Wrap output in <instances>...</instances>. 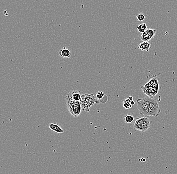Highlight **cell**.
<instances>
[{
    "mask_svg": "<svg viewBox=\"0 0 177 174\" xmlns=\"http://www.w3.org/2000/svg\"><path fill=\"white\" fill-rule=\"evenodd\" d=\"M75 102V100L72 97V91H71L68 94V95L66 97V98H65V103H66V105H67L68 110L70 109V107L72 105V104Z\"/></svg>",
    "mask_w": 177,
    "mask_h": 174,
    "instance_id": "9c48e42d",
    "label": "cell"
},
{
    "mask_svg": "<svg viewBox=\"0 0 177 174\" xmlns=\"http://www.w3.org/2000/svg\"><path fill=\"white\" fill-rule=\"evenodd\" d=\"M137 29L141 33H143L147 30V26L145 23H142L137 27Z\"/></svg>",
    "mask_w": 177,
    "mask_h": 174,
    "instance_id": "5bb4252c",
    "label": "cell"
},
{
    "mask_svg": "<svg viewBox=\"0 0 177 174\" xmlns=\"http://www.w3.org/2000/svg\"><path fill=\"white\" fill-rule=\"evenodd\" d=\"M48 126L51 131L57 132V134H63L65 132L61 126L55 124H49Z\"/></svg>",
    "mask_w": 177,
    "mask_h": 174,
    "instance_id": "8992f818",
    "label": "cell"
},
{
    "mask_svg": "<svg viewBox=\"0 0 177 174\" xmlns=\"http://www.w3.org/2000/svg\"><path fill=\"white\" fill-rule=\"evenodd\" d=\"M151 123V121L149 119L148 117L145 116L137 118L133 125V127L137 131L145 132L149 129Z\"/></svg>",
    "mask_w": 177,
    "mask_h": 174,
    "instance_id": "7a4b0ae2",
    "label": "cell"
},
{
    "mask_svg": "<svg viewBox=\"0 0 177 174\" xmlns=\"http://www.w3.org/2000/svg\"><path fill=\"white\" fill-rule=\"evenodd\" d=\"M149 107H152V108H159L158 102H156V100H154L153 99H152V100L149 105Z\"/></svg>",
    "mask_w": 177,
    "mask_h": 174,
    "instance_id": "2e32d148",
    "label": "cell"
},
{
    "mask_svg": "<svg viewBox=\"0 0 177 174\" xmlns=\"http://www.w3.org/2000/svg\"><path fill=\"white\" fill-rule=\"evenodd\" d=\"M106 95L104 94V92L102 91H99L96 94V97L98 100H100L101 102L103 99L104 98V97H105Z\"/></svg>",
    "mask_w": 177,
    "mask_h": 174,
    "instance_id": "ac0fdd59",
    "label": "cell"
},
{
    "mask_svg": "<svg viewBox=\"0 0 177 174\" xmlns=\"http://www.w3.org/2000/svg\"><path fill=\"white\" fill-rule=\"evenodd\" d=\"M146 31V32L148 33V34L150 35V37H151V38L154 37L156 32V30L152 29H147Z\"/></svg>",
    "mask_w": 177,
    "mask_h": 174,
    "instance_id": "e0dca14e",
    "label": "cell"
},
{
    "mask_svg": "<svg viewBox=\"0 0 177 174\" xmlns=\"http://www.w3.org/2000/svg\"><path fill=\"white\" fill-rule=\"evenodd\" d=\"M134 118L131 115H128L126 116L124 118V121L127 124H130L132 123L134 121Z\"/></svg>",
    "mask_w": 177,
    "mask_h": 174,
    "instance_id": "9a60e30c",
    "label": "cell"
},
{
    "mask_svg": "<svg viewBox=\"0 0 177 174\" xmlns=\"http://www.w3.org/2000/svg\"><path fill=\"white\" fill-rule=\"evenodd\" d=\"M82 110V108L80 102L76 101L71 106L70 109L68 110V111H70L71 114L73 116H74L75 118H78L80 116Z\"/></svg>",
    "mask_w": 177,
    "mask_h": 174,
    "instance_id": "3957f363",
    "label": "cell"
},
{
    "mask_svg": "<svg viewBox=\"0 0 177 174\" xmlns=\"http://www.w3.org/2000/svg\"><path fill=\"white\" fill-rule=\"evenodd\" d=\"M137 18L139 21H143L145 19V15L143 14H140L137 16Z\"/></svg>",
    "mask_w": 177,
    "mask_h": 174,
    "instance_id": "d6986e66",
    "label": "cell"
},
{
    "mask_svg": "<svg viewBox=\"0 0 177 174\" xmlns=\"http://www.w3.org/2000/svg\"><path fill=\"white\" fill-rule=\"evenodd\" d=\"M143 89V92L145 94L148 95L150 97L152 98V90H153V86L148 82V84H145L143 87H141Z\"/></svg>",
    "mask_w": 177,
    "mask_h": 174,
    "instance_id": "52a82bcc",
    "label": "cell"
},
{
    "mask_svg": "<svg viewBox=\"0 0 177 174\" xmlns=\"http://www.w3.org/2000/svg\"><path fill=\"white\" fill-rule=\"evenodd\" d=\"M131 97H129V98L127 99L124 102L123 106L125 108H129L132 107V105L134 104L133 102V99L131 98Z\"/></svg>",
    "mask_w": 177,
    "mask_h": 174,
    "instance_id": "7c38bea8",
    "label": "cell"
},
{
    "mask_svg": "<svg viewBox=\"0 0 177 174\" xmlns=\"http://www.w3.org/2000/svg\"><path fill=\"white\" fill-rule=\"evenodd\" d=\"M59 54L60 56L65 58H70L71 56V52L65 47H63V48L59 51Z\"/></svg>",
    "mask_w": 177,
    "mask_h": 174,
    "instance_id": "ba28073f",
    "label": "cell"
},
{
    "mask_svg": "<svg viewBox=\"0 0 177 174\" xmlns=\"http://www.w3.org/2000/svg\"><path fill=\"white\" fill-rule=\"evenodd\" d=\"M137 107L138 108L140 115L143 116V113H145V111L146 110L147 108H148L149 106L144 102L142 98L138 99L137 100Z\"/></svg>",
    "mask_w": 177,
    "mask_h": 174,
    "instance_id": "5b68a950",
    "label": "cell"
},
{
    "mask_svg": "<svg viewBox=\"0 0 177 174\" xmlns=\"http://www.w3.org/2000/svg\"><path fill=\"white\" fill-rule=\"evenodd\" d=\"M71 91H72V97L75 102L76 101L80 102L82 97L81 93L77 90H72Z\"/></svg>",
    "mask_w": 177,
    "mask_h": 174,
    "instance_id": "8fae6325",
    "label": "cell"
},
{
    "mask_svg": "<svg viewBox=\"0 0 177 174\" xmlns=\"http://www.w3.org/2000/svg\"><path fill=\"white\" fill-rule=\"evenodd\" d=\"M161 111V110L159 108H152V107H149L145 111L143 116H147L148 118L151 117V116L157 117L159 116Z\"/></svg>",
    "mask_w": 177,
    "mask_h": 174,
    "instance_id": "277c9868",
    "label": "cell"
},
{
    "mask_svg": "<svg viewBox=\"0 0 177 174\" xmlns=\"http://www.w3.org/2000/svg\"><path fill=\"white\" fill-rule=\"evenodd\" d=\"M140 39L143 42H148L149 41L151 40V38L148 34V33L146 32V31H145L141 34Z\"/></svg>",
    "mask_w": 177,
    "mask_h": 174,
    "instance_id": "4fadbf2b",
    "label": "cell"
},
{
    "mask_svg": "<svg viewBox=\"0 0 177 174\" xmlns=\"http://www.w3.org/2000/svg\"><path fill=\"white\" fill-rule=\"evenodd\" d=\"M98 99L95 97L93 94H84L82 95L80 103L83 111H89L90 108L93 107L95 103H98Z\"/></svg>",
    "mask_w": 177,
    "mask_h": 174,
    "instance_id": "6da1fadb",
    "label": "cell"
},
{
    "mask_svg": "<svg viewBox=\"0 0 177 174\" xmlns=\"http://www.w3.org/2000/svg\"><path fill=\"white\" fill-rule=\"evenodd\" d=\"M151 44L148 42H143L140 44L138 46V48L141 49L142 51H146L148 52L150 51Z\"/></svg>",
    "mask_w": 177,
    "mask_h": 174,
    "instance_id": "30bf717a",
    "label": "cell"
}]
</instances>
